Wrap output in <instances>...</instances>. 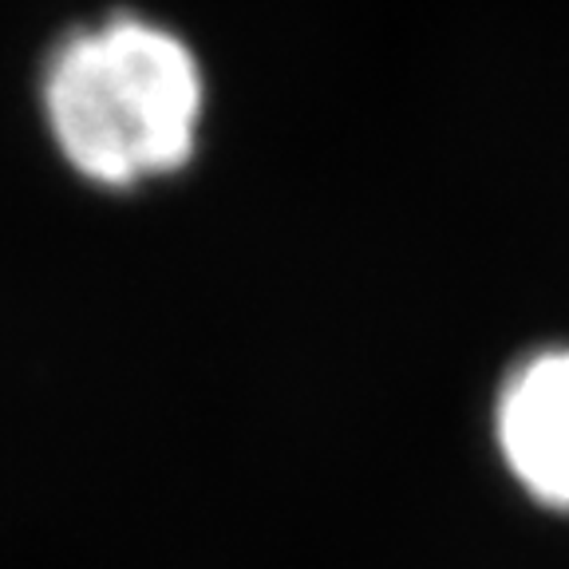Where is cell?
<instances>
[{"label":"cell","mask_w":569,"mask_h":569,"mask_svg":"<svg viewBox=\"0 0 569 569\" xmlns=\"http://www.w3.org/2000/svg\"><path fill=\"white\" fill-rule=\"evenodd\" d=\"M40 107L71 170L107 190L182 170L206 107L202 63L139 12L71 28L40 76Z\"/></svg>","instance_id":"obj_1"},{"label":"cell","mask_w":569,"mask_h":569,"mask_svg":"<svg viewBox=\"0 0 569 569\" xmlns=\"http://www.w3.org/2000/svg\"><path fill=\"white\" fill-rule=\"evenodd\" d=\"M495 439L526 495L569 510V348L526 356L502 380Z\"/></svg>","instance_id":"obj_2"}]
</instances>
